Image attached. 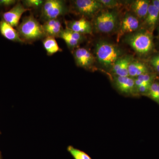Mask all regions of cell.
I'll return each mask as SVG.
<instances>
[{"mask_svg":"<svg viewBox=\"0 0 159 159\" xmlns=\"http://www.w3.org/2000/svg\"><path fill=\"white\" fill-rule=\"evenodd\" d=\"M125 42L137 54L146 56L154 49L153 33L142 29L125 36Z\"/></svg>","mask_w":159,"mask_h":159,"instance_id":"6da1fadb","label":"cell"},{"mask_svg":"<svg viewBox=\"0 0 159 159\" xmlns=\"http://www.w3.org/2000/svg\"><path fill=\"white\" fill-rule=\"evenodd\" d=\"M17 31L24 43H31L46 37L42 25L32 14L23 19L18 26Z\"/></svg>","mask_w":159,"mask_h":159,"instance_id":"7a4b0ae2","label":"cell"},{"mask_svg":"<svg viewBox=\"0 0 159 159\" xmlns=\"http://www.w3.org/2000/svg\"><path fill=\"white\" fill-rule=\"evenodd\" d=\"M95 52L98 62L106 69H111L116 61L123 56V51L119 47L104 41L97 43Z\"/></svg>","mask_w":159,"mask_h":159,"instance_id":"3957f363","label":"cell"},{"mask_svg":"<svg viewBox=\"0 0 159 159\" xmlns=\"http://www.w3.org/2000/svg\"><path fill=\"white\" fill-rule=\"evenodd\" d=\"M118 18L116 11L109 10L101 11L94 20V28L100 33H111L116 27Z\"/></svg>","mask_w":159,"mask_h":159,"instance_id":"277c9868","label":"cell"},{"mask_svg":"<svg viewBox=\"0 0 159 159\" xmlns=\"http://www.w3.org/2000/svg\"><path fill=\"white\" fill-rule=\"evenodd\" d=\"M68 9L65 2L61 0H47L41 7V18L43 20L59 18L67 13Z\"/></svg>","mask_w":159,"mask_h":159,"instance_id":"5b68a950","label":"cell"},{"mask_svg":"<svg viewBox=\"0 0 159 159\" xmlns=\"http://www.w3.org/2000/svg\"><path fill=\"white\" fill-rule=\"evenodd\" d=\"M72 7L75 13L85 17H92L104 8L98 0H76Z\"/></svg>","mask_w":159,"mask_h":159,"instance_id":"8992f818","label":"cell"},{"mask_svg":"<svg viewBox=\"0 0 159 159\" xmlns=\"http://www.w3.org/2000/svg\"><path fill=\"white\" fill-rule=\"evenodd\" d=\"M113 84L120 93L126 96L138 97L134 78L130 77L113 76Z\"/></svg>","mask_w":159,"mask_h":159,"instance_id":"52a82bcc","label":"cell"},{"mask_svg":"<svg viewBox=\"0 0 159 159\" xmlns=\"http://www.w3.org/2000/svg\"><path fill=\"white\" fill-rule=\"evenodd\" d=\"M73 52L77 66L89 70H93L96 59L88 49L84 48H79Z\"/></svg>","mask_w":159,"mask_h":159,"instance_id":"ba28073f","label":"cell"},{"mask_svg":"<svg viewBox=\"0 0 159 159\" xmlns=\"http://www.w3.org/2000/svg\"><path fill=\"white\" fill-rule=\"evenodd\" d=\"M140 24L139 19L134 15L127 13L122 19L118 34L117 41L125 34H128L138 31L140 27Z\"/></svg>","mask_w":159,"mask_h":159,"instance_id":"9c48e42d","label":"cell"},{"mask_svg":"<svg viewBox=\"0 0 159 159\" xmlns=\"http://www.w3.org/2000/svg\"><path fill=\"white\" fill-rule=\"evenodd\" d=\"M30 10L31 9H27L22 4L18 2L10 10L3 13V20L13 28L18 27L22 15Z\"/></svg>","mask_w":159,"mask_h":159,"instance_id":"30bf717a","label":"cell"},{"mask_svg":"<svg viewBox=\"0 0 159 159\" xmlns=\"http://www.w3.org/2000/svg\"><path fill=\"white\" fill-rule=\"evenodd\" d=\"M59 38L63 40L69 49L74 51L79 48L80 45L85 40V36L70 29H63L60 34Z\"/></svg>","mask_w":159,"mask_h":159,"instance_id":"8fae6325","label":"cell"},{"mask_svg":"<svg viewBox=\"0 0 159 159\" xmlns=\"http://www.w3.org/2000/svg\"><path fill=\"white\" fill-rule=\"evenodd\" d=\"M65 25L67 29L83 35L93 32V25L85 17L76 20L66 21Z\"/></svg>","mask_w":159,"mask_h":159,"instance_id":"7c38bea8","label":"cell"},{"mask_svg":"<svg viewBox=\"0 0 159 159\" xmlns=\"http://www.w3.org/2000/svg\"><path fill=\"white\" fill-rule=\"evenodd\" d=\"M159 22V11L157 9L150 3L148 12L143 23L144 29L153 33Z\"/></svg>","mask_w":159,"mask_h":159,"instance_id":"4fadbf2b","label":"cell"},{"mask_svg":"<svg viewBox=\"0 0 159 159\" xmlns=\"http://www.w3.org/2000/svg\"><path fill=\"white\" fill-rule=\"evenodd\" d=\"M132 57L129 55L122 56L114 64L111 69L113 76L119 77H129L128 67Z\"/></svg>","mask_w":159,"mask_h":159,"instance_id":"5bb4252c","label":"cell"},{"mask_svg":"<svg viewBox=\"0 0 159 159\" xmlns=\"http://www.w3.org/2000/svg\"><path fill=\"white\" fill-rule=\"evenodd\" d=\"M42 27L46 37H59L61 32L63 29L59 18L46 21Z\"/></svg>","mask_w":159,"mask_h":159,"instance_id":"9a60e30c","label":"cell"},{"mask_svg":"<svg viewBox=\"0 0 159 159\" xmlns=\"http://www.w3.org/2000/svg\"><path fill=\"white\" fill-rule=\"evenodd\" d=\"M0 32L3 36L9 40L15 42L24 43L17 31L3 20L0 21Z\"/></svg>","mask_w":159,"mask_h":159,"instance_id":"2e32d148","label":"cell"},{"mask_svg":"<svg viewBox=\"0 0 159 159\" xmlns=\"http://www.w3.org/2000/svg\"><path fill=\"white\" fill-rule=\"evenodd\" d=\"M152 73L149 67L146 64L138 60L131 61L128 67L129 77L135 78L142 74Z\"/></svg>","mask_w":159,"mask_h":159,"instance_id":"e0dca14e","label":"cell"},{"mask_svg":"<svg viewBox=\"0 0 159 159\" xmlns=\"http://www.w3.org/2000/svg\"><path fill=\"white\" fill-rule=\"evenodd\" d=\"M150 4V1L148 0H136L131 4V9L139 19L144 20Z\"/></svg>","mask_w":159,"mask_h":159,"instance_id":"ac0fdd59","label":"cell"},{"mask_svg":"<svg viewBox=\"0 0 159 159\" xmlns=\"http://www.w3.org/2000/svg\"><path fill=\"white\" fill-rule=\"evenodd\" d=\"M43 44L47 54L49 56L62 51V50L58 46L55 38L50 36L45 37L43 39Z\"/></svg>","mask_w":159,"mask_h":159,"instance_id":"d6986e66","label":"cell"},{"mask_svg":"<svg viewBox=\"0 0 159 159\" xmlns=\"http://www.w3.org/2000/svg\"><path fill=\"white\" fill-rule=\"evenodd\" d=\"M146 97L150 98L159 105V78H157L152 84Z\"/></svg>","mask_w":159,"mask_h":159,"instance_id":"ffe728a7","label":"cell"},{"mask_svg":"<svg viewBox=\"0 0 159 159\" xmlns=\"http://www.w3.org/2000/svg\"><path fill=\"white\" fill-rule=\"evenodd\" d=\"M67 149L74 159H92L87 153L82 150L74 148L72 145L69 146Z\"/></svg>","mask_w":159,"mask_h":159,"instance_id":"44dd1931","label":"cell"},{"mask_svg":"<svg viewBox=\"0 0 159 159\" xmlns=\"http://www.w3.org/2000/svg\"><path fill=\"white\" fill-rule=\"evenodd\" d=\"M23 6L29 9L41 8L44 1L43 0H25L22 1Z\"/></svg>","mask_w":159,"mask_h":159,"instance_id":"7402d4cb","label":"cell"},{"mask_svg":"<svg viewBox=\"0 0 159 159\" xmlns=\"http://www.w3.org/2000/svg\"><path fill=\"white\" fill-rule=\"evenodd\" d=\"M104 8L114 9L119 6V2L115 0H98Z\"/></svg>","mask_w":159,"mask_h":159,"instance_id":"603a6c76","label":"cell"},{"mask_svg":"<svg viewBox=\"0 0 159 159\" xmlns=\"http://www.w3.org/2000/svg\"><path fill=\"white\" fill-rule=\"evenodd\" d=\"M17 1L15 0H0V6L8 8L10 6L15 5Z\"/></svg>","mask_w":159,"mask_h":159,"instance_id":"cb8c5ba5","label":"cell"},{"mask_svg":"<svg viewBox=\"0 0 159 159\" xmlns=\"http://www.w3.org/2000/svg\"><path fill=\"white\" fill-rule=\"evenodd\" d=\"M149 62L154 70L159 74V61L151 57L149 61Z\"/></svg>","mask_w":159,"mask_h":159,"instance_id":"d4e9b609","label":"cell"},{"mask_svg":"<svg viewBox=\"0 0 159 159\" xmlns=\"http://www.w3.org/2000/svg\"><path fill=\"white\" fill-rule=\"evenodd\" d=\"M152 4L156 7L159 11V0H153V1H152Z\"/></svg>","mask_w":159,"mask_h":159,"instance_id":"484cf974","label":"cell"},{"mask_svg":"<svg viewBox=\"0 0 159 159\" xmlns=\"http://www.w3.org/2000/svg\"><path fill=\"white\" fill-rule=\"evenodd\" d=\"M158 38L159 39V32H158Z\"/></svg>","mask_w":159,"mask_h":159,"instance_id":"4316f807","label":"cell"}]
</instances>
